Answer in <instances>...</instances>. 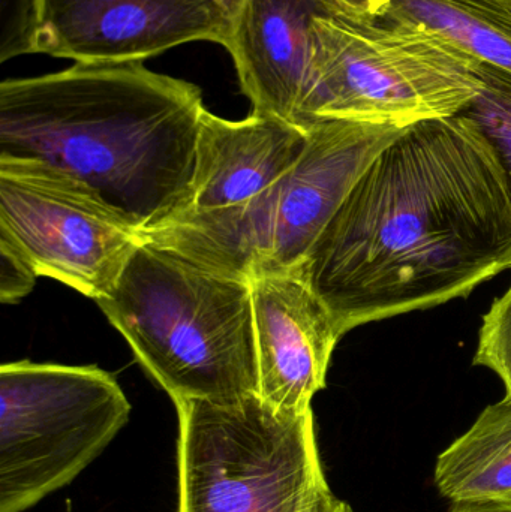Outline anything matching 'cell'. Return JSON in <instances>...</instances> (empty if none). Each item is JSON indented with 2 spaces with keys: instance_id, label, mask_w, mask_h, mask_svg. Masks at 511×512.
<instances>
[{
  "instance_id": "obj_1",
  "label": "cell",
  "mask_w": 511,
  "mask_h": 512,
  "mask_svg": "<svg viewBox=\"0 0 511 512\" xmlns=\"http://www.w3.org/2000/svg\"><path fill=\"white\" fill-rule=\"evenodd\" d=\"M511 267V206L467 114L405 129L366 168L300 267L344 336L465 297Z\"/></svg>"
},
{
  "instance_id": "obj_2",
  "label": "cell",
  "mask_w": 511,
  "mask_h": 512,
  "mask_svg": "<svg viewBox=\"0 0 511 512\" xmlns=\"http://www.w3.org/2000/svg\"><path fill=\"white\" fill-rule=\"evenodd\" d=\"M204 110L200 87L144 62L11 78L0 84V158L69 174L149 236L188 207Z\"/></svg>"
},
{
  "instance_id": "obj_3",
  "label": "cell",
  "mask_w": 511,
  "mask_h": 512,
  "mask_svg": "<svg viewBox=\"0 0 511 512\" xmlns=\"http://www.w3.org/2000/svg\"><path fill=\"white\" fill-rule=\"evenodd\" d=\"M96 304L174 403L258 394L251 280L141 237Z\"/></svg>"
},
{
  "instance_id": "obj_4",
  "label": "cell",
  "mask_w": 511,
  "mask_h": 512,
  "mask_svg": "<svg viewBox=\"0 0 511 512\" xmlns=\"http://www.w3.org/2000/svg\"><path fill=\"white\" fill-rule=\"evenodd\" d=\"M483 89L482 62L408 18L315 15L299 126L348 120L407 129L464 113Z\"/></svg>"
},
{
  "instance_id": "obj_5",
  "label": "cell",
  "mask_w": 511,
  "mask_h": 512,
  "mask_svg": "<svg viewBox=\"0 0 511 512\" xmlns=\"http://www.w3.org/2000/svg\"><path fill=\"white\" fill-rule=\"evenodd\" d=\"M306 131L296 164L251 203L144 239L239 279L300 270L366 168L405 129L320 120Z\"/></svg>"
},
{
  "instance_id": "obj_6",
  "label": "cell",
  "mask_w": 511,
  "mask_h": 512,
  "mask_svg": "<svg viewBox=\"0 0 511 512\" xmlns=\"http://www.w3.org/2000/svg\"><path fill=\"white\" fill-rule=\"evenodd\" d=\"M174 405L177 512H324L335 502L312 411L288 414L260 394Z\"/></svg>"
},
{
  "instance_id": "obj_7",
  "label": "cell",
  "mask_w": 511,
  "mask_h": 512,
  "mask_svg": "<svg viewBox=\"0 0 511 512\" xmlns=\"http://www.w3.org/2000/svg\"><path fill=\"white\" fill-rule=\"evenodd\" d=\"M96 366L15 361L0 367V512H24L75 480L131 415Z\"/></svg>"
},
{
  "instance_id": "obj_8",
  "label": "cell",
  "mask_w": 511,
  "mask_h": 512,
  "mask_svg": "<svg viewBox=\"0 0 511 512\" xmlns=\"http://www.w3.org/2000/svg\"><path fill=\"white\" fill-rule=\"evenodd\" d=\"M0 236L39 276L99 300L116 285L140 233L92 188L36 161L0 158Z\"/></svg>"
},
{
  "instance_id": "obj_9",
  "label": "cell",
  "mask_w": 511,
  "mask_h": 512,
  "mask_svg": "<svg viewBox=\"0 0 511 512\" xmlns=\"http://www.w3.org/2000/svg\"><path fill=\"white\" fill-rule=\"evenodd\" d=\"M212 0H38L33 54L75 63L144 62L194 41L230 36Z\"/></svg>"
},
{
  "instance_id": "obj_10",
  "label": "cell",
  "mask_w": 511,
  "mask_h": 512,
  "mask_svg": "<svg viewBox=\"0 0 511 512\" xmlns=\"http://www.w3.org/2000/svg\"><path fill=\"white\" fill-rule=\"evenodd\" d=\"M251 286L258 394L288 414L312 411L342 337L335 319L302 270L254 277Z\"/></svg>"
},
{
  "instance_id": "obj_11",
  "label": "cell",
  "mask_w": 511,
  "mask_h": 512,
  "mask_svg": "<svg viewBox=\"0 0 511 512\" xmlns=\"http://www.w3.org/2000/svg\"><path fill=\"white\" fill-rule=\"evenodd\" d=\"M306 143V129L276 117L251 113L243 120H227L204 110L191 200L168 225L246 206L296 164Z\"/></svg>"
},
{
  "instance_id": "obj_12",
  "label": "cell",
  "mask_w": 511,
  "mask_h": 512,
  "mask_svg": "<svg viewBox=\"0 0 511 512\" xmlns=\"http://www.w3.org/2000/svg\"><path fill=\"white\" fill-rule=\"evenodd\" d=\"M336 11L332 0H245L225 48L252 113L299 126L312 20Z\"/></svg>"
},
{
  "instance_id": "obj_13",
  "label": "cell",
  "mask_w": 511,
  "mask_h": 512,
  "mask_svg": "<svg viewBox=\"0 0 511 512\" xmlns=\"http://www.w3.org/2000/svg\"><path fill=\"white\" fill-rule=\"evenodd\" d=\"M435 486L453 504L511 507V394L438 456Z\"/></svg>"
},
{
  "instance_id": "obj_14",
  "label": "cell",
  "mask_w": 511,
  "mask_h": 512,
  "mask_svg": "<svg viewBox=\"0 0 511 512\" xmlns=\"http://www.w3.org/2000/svg\"><path fill=\"white\" fill-rule=\"evenodd\" d=\"M383 15L434 27L511 78V0H395Z\"/></svg>"
},
{
  "instance_id": "obj_15",
  "label": "cell",
  "mask_w": 511,
  "mask_h": 512,
  "mask_svg": "<svg viewBox=\"0 0 511 512\" xmlns=\"http://www.w3.org/2000/svg\"><path fill=\"white\" fill-rule=\"evenodd\" d=\"M483 89L462 114L476 122L494 149L511 206V78L482 63Z\"/></svg>"
},
{
  "instance_id": "obj_16",
  "label": "cell",
  "mask_w": 511,
  "mask_h": 512,
  "mask_svg": "<svg viewBox=\"0 0 511 512\" xmlns=\"http://www.w3.org/2000/svg\"><path fill=\"white\" fill-rule=\"evenodd\" d=\"M474 364L497 373L511 394V286L483 318Z\"/></svg>"
},
{
  "instance_id": "obj_17",
  "label": "cell",
  "mask_w": 511,
  "mask_h": 512,
  "mask_svg": "<svg viewBox=\"0 0 511 512\" xmlns=\"http://www.w3.org/2000/svg\"><path fill=\"white\" fill-rule=\"evenodd\" d=\"M38 0H0V62L33 54Z\"/></svg>"
},
{
  "instance_id": "obj_18",
  "label": "cell",
  "mask_w": 511,
  "mask_h": 512,
  "mask_svg": "<svg viewBox=\"0 0 511 512\" xmlns=\"http://www.w3.org/2000/svg\"><path fill=\"white\" fill-rule=\"evenodd\" d=\"M39 277L27 256L6 237L0 236V301L14 304L32 292Z\"/></svg>"
},
{
  "instance_id": "obj_19",
  "label": "cell",
  "mask_w": 511,
  "mask_h": 512,
  "mask_svg": "<svg viewBox=\"0 0 511 512\" xmlns=\"http://www.w3.org/2000/svg\"><path fill=\"white\" fill-rule=\"evenodd\" d=\"M450 512H511V507L497 504H453Z\"/></svg>"
},
{
  "instance_id": "obj_20",
  "label": "cell",
  "mask_w": 511,
  "mask_h": 512,
  "mask_svg": "<svg viewBox=\"0 0 511 512\" xmlns=\"http://www.w3.org/2000/svg\"><path fill=\"white\" fill-rule=\"evenodd\" d=\"M342 12L354 15H371L368 9V0H332Z\"/></svg>"
},
{
  "instance_id": "obj_21",
  "label": "cell",
  "mask_w": 511,
  "mask_h": 512,
  "mask_svg": "<svg viewBox=\"0 0 511 512\" xmlns=\"http://www.w3.org/2000/svg\"><path fill=\"white\" fill-rule=\"evenodd\" d=\"M212 2L215 3V5L224 12L225 17L231 21L239 14L245 0H212Z\"/></svg>"
},
{
  "instance_id": "obj_22",
  "label": "cell",
  "mask_w": 511,
  "mask_h": 512,
  "mask_svg": "<svg viewBox=\"0 0 511 512\" xmlns=\"http://www.w3.org/2000/svg\"><path fill=\"white\" fill-rule=\"evenodd\" d=\"M395 0H368L369 14L372 17H381Z\"/></svg>"
},
{
  "instance_id": "obj_23",
  "label": "cell",
  "mask_w": 511,
  "mask_h": 512,
  "mask_svg": "<svg viewBox=\"0 0 511 512\" xmlns=\"http://www.w3.org/2000/svg\"><path fill=\"white\" fill-rule=\"evenodd\" d=\"M324 512H354L353 508L347 504V502L339 501V499H335L332 505L327 508Z\"/></svg>"
}]
</instances>
